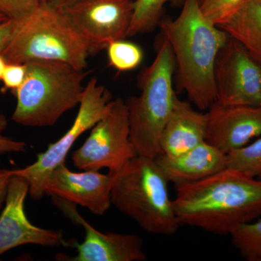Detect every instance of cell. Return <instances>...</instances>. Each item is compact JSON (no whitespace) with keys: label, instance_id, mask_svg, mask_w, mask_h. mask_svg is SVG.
<instances>
[{"label":"cell","instance_id":"obj_1","mask_svg":"<svg viewBox=\"0 0 261 261\" xmlns=\"http://www.w3.org/2000/svg\"><path fill=\"white\" fill-rule=\"evenodd\" d=\"M173 200L180 225L230 235L261 216V180L225 168L176 189Z\"/></svg>","mask_w":261,"mask_h":261},{"label":"cell","instance_id":"obj_2","mask_svg":"<svg viewBox=\"0 0 261 261\" xmlns=\"http://www.w3.org/2000/svg\"><path fill=\"white\" fill-rule=\"evenodd\" d=\"M161 29L172 49L180 90L207 111L217 101L215 64L229 36L206 18L197 0H185L177 18L165 20Z\"/></svg>","mask_w":261,"mask_h":261},{"label":"cell","instance_id":"obj_3","mask_svg":"<svg viewBox=\"0 0 261 261\" xmlns=\"http://www.w3.org/2000/svg\"><path fill=\"white\" fill-rule=\"evenodd\" d=\"M113 174L112 205L144 231L171 236L180 224L165 176L154 159L138 155Z\"/></svg>","mask_w":261,"mask_h":261},{"label":"cell","instance_id":"obj_4","mask_svg":"<svg viewBox=\"0 0 261 261\" xmlns=\"http://www.w3.org/2000/svg\"><path fill=\"white\" fill-rule=\"evenodd\" d=\"M27 75L13 93L17 103L12 120L28 127L51 126L80 104L87 73L67 63L32 61L24 63Z\"/></svg>","mask_w":261,"mask_h":261},{"label":"cell","instance_id":"obj_5","mask_svg":"<svg viewBox=\"0 0 261 261\" xmlns=\"http://www.w3.org/2000/svg\"><path fill=\"white\" fill-rule=\"evenodd\" d=\"M175 69L172 49L163 37L153 62L140 75V95L125 101L130 141L138 155L155 159L161 154L160 139L176 96L173 87Z\"/></svg>","mask_w":261,"mask_h":261},{"label":"cell","instance_id":"obj_6","mask_svg":"<svg viewBox=\"0 0 261 261\" xmlns=\"http://www.w3.org/2000/svg\"><path fill=\"white\" fill-rule=\"evenodd\" d=\"M17 23L1 53L7 63L50 61L81 70L87 66L90 51L87 43L56 8L41 4L34 14Z\"/></svg>","mask_w":261,"mask_h":261},{"label":"cell","instance_id":"obj_7","mask_svg":"<svg viewBox=\"0 0 261 261\" xmlns=\"http://www.w3.org/2000/svg\"><path fill=\"white\" fill-rule=\"evenodd\" d=\"M111 94L104 86L91 78L84 87L83 96L77 116L71 127L61 138L48 146L47 150L37 154V161L20 169L10 170L29 182V194L33 200H40L45 193L44 184L49 173L61 163L65 162L67 154L84 132L92 129L106 116L112 106Z\"/></svg>","mask_w":261,"mask_h":261},{"label":"cell","instance_id":"obj_8","mask_svg":"<svg viewBox=\"0 0 261 261\" xmlns=\"http://www.w3.org/2000/svg\"><path fill=\"white\" fill-rule=\"evenodd\" d=\"M137 155L130 138V123L126 102L113 100L111 109L92 128L83 145L72 154L73 165L83 171L107 168L116 173Z\"/></svg>","mask_w":261,"mask_h":261},{"label":"cell","instance_id":"obj_9","mask_svg":"<svg viewBox=\"0 0 261 261\" xmlns=\"http://www.w3.org/2000/svg\"><path fill=\"white\" fill-rule=\"evenodd\" d=\"M135 0H75L57 7L87 43L90 54L128 37Z\"/></svg>","mask_w":261,"mask_h":261},{"label":"cell","instance_id":"obj_10","mask_svg":"<svg viewBox=\"0 0 261 261\" xmlns=\"http://www.w3.org/2000/svg\"><path fill=\"white\" fill-rule=\"evenodd\" d=\"M217 101L224 106H261V65L228 37L215 64Z\"/></svg>","mask_w":261,"mask_h":261},{"label":"cell","instance_id":"obj_11","mask_svg":"<svg viewBox=\"0 0 261 261\" xmlns=\"http://www.w3.org/2000/svg\"><path fill=\"white\" fill-rule=\"evenodd\" d=\"M51 201L74 224L83 227L85 238L82 243H74L77 254L58 258L68 261H145L143 240L133 233H103L94 228L81 216L77 205L61 197L51 196Z\"/></svg>","mask_w":261,"mask_h":261},{"label":"cell","instance_id":"obj_12","mask_svg":"<svg viewBox=\"0 0 261 261\" xmlns=\"http://www.w3.org/2000/svg\"><path fill=\"white\" fill-rule=\"evenodd\" d=\"M29 194V182L12 175L5 207L0 216V256L12 249L25 245L48 247L73 246L61 231L39 228L29 221L25 212V200Z\"/></svg>","mask_w":261,"mask_h":261},{"label":"cell","instance_id":"obj_13","mask_svg":"<svg viewBox=\"0 0 261 261\" xmlns=\"http://www.w3.org/2000/svg\"><path fill=\"white\" fill-rule=\"evenodd\" d=\"M113 181L112 173L102 174L97 171L73 172L63 162L46 178L44 191L45 195L61 197L102 216L112 205Z\"/></svg>","mask_w":261,"mask_h":261},{"label":"cell","instance_id":"obj_14","mask_svg":"<svg viewBox=\"0 0 261 261\" xmlns=\"http://www.w3.org/2000/svg\"><path fill=\"white\" fill-rule=\"evenodd\" d=\"M206 117L205 142L225 154L261 135V106H224L216 102Z\"/></svg>","mask_w":261,"mask_h":261},{"label":"cell","instance_id":"obj_15","mask_svg":"<svg viewBox=\"0 0 261 261\" xmlns=\"http://www.w3.org/2000/svg\"><path fill=\"white\" fill-rule=\"evenodd\" d=\"M176 189L199 181L226 168V154L205 142L178 155L160 154L154 159Z\"/></svg>","mask_w":261,"mask_h":261},{"label":"cell","instance_id":"obj_16","mask_svg":"<svg viewBox=\"0 0 261 261\" xmlns=\"http://www.w3.org/2000/svg\"><path fill=\"white\" fill-rule=\"evenodd\" d=\"M206 113L196 111L191 104L175 96L172 111L163 128L161 154L178 155L205 142Z\"/></svg>","mask_w":261,"mask_h":261},{"label":"cell","instance_id":"obj_17","mask_svg":"<svg viewBox=\"0 0 261 261\" xmlns=\"http://www.w3.org/2000/svg\"><path fill=\"white\" fill-rule=\"evenodd\" d=\"M217 27L240 43L261 65V0H245Z\"/></svg>","mask_w":261,"mask_h":261},{"label":"cell","instance_id":"obj_18","mask_svg":"<svg viewBox=\"0 0 261 261\" xmlns=\"http://www.w3.org/2000/svg\"><path fill=\"white\" fill-rule=\"evenodd\" d=\"M178 0H135L128 37L150 32L159 23L166 3Z\"/></svg>","mask_w":261,"mask_h":261},{"label":"cell","instance_id":"obj_19","mask_svg":"<svg viewBox=\"0 0 261 261\" xmlns=\"http://www.w3.org/2000/svg\"><path fill=\"white\" fill-rule=\"evenodd\" d=\"M226 166L252 178L261 177V137L226 154Z\"/></svg>","mask_w":261,"mask_h":261},{"label":"cell","instance_id":"obj_20","mask_svg":"<svg viewBox=\"0 0 261 261\" xmlns=\"http://www.w3.org/2000/svg\"><path fill=\"white\" fill-rule=\"evenodd\" d=\"M231 243L248 261H261V219L237 228L230 233Z\"/></svg>","mask_w":261,"mask_h":261},{"label":"cell","instance_id":"obj_21","mask_svg":"<svg viewBox=\"0 0 261 261\" xmlns=\"http://www.w3.org/2000/svg\"><path fill=\"white\" fill-rule=\"evenodd\" d=\"M110 66L120 72L135 69L142 63L143 51L137 44L124 39L113 42L106 48Z\"/></svg>","mask_w":261,"mask_h":261},{"label":"cell","instance_id":"obj_22","mask_svg":"<svg viewBox=\"0 0 261 261\" xmlns=\"http://www.w3.org/2000/svg\"><path fill=\"white\" fill-rule=\"evenodd\" d=\"M245 0H202L200 9L206 18L216 25L224 21Z\"/></svg>","mask_w":261,"mask_h":261},{"label":"cell","instance_id":"obj_23","mask_svg":"<svg viewBox=\"0 0 261 261\" xmlns=\"http://www.w3.org/2000/svg\"><path fill=\"white\" fill-rule=\"evenodd\" d=\"M40 5V0H0V15L22 21L34 14Z\"/></svg>","mask_w":261,"mask_h":261},{"label":"cell","instance_id":"obj_24","mask_svg":"<svg viewBox=\"0 0 261 261\" xmlns=\"http://www.w3.org/2000/svg\"><path fill=\"white\" fill-rule=\"evenodd\" d=\"M25 75H27V66L25 64L7 63L3 78H2L3 84L2 91L3 93L8 90H11L12 92H14L23 83Z\"/></svg>","mask_w":261,"mask_h":261},{"label":"cell","instance_id":"obj_25","mask_svg":"<svg viewBox=\"0 0 261 261\" xmlns=\"http://www.w3.org/2000/svg\"><path fill=\"white\" fill-rule=\"evenodd\" d=\"M8 124L6 116L0 113V154L25 152L27 147L25 142L13 140L3 135Z\"/></svg>","mask_w":261,"mask_h":261},{"label":"cell","instance_id":"obj_26","mask_svg":"<svg viewBox=\"0 0 261 261\" xmlns=\"http://www.w3.org/2000/svg\"><path fill=\"white\" fill-rule=\"evenodd\" d=\"M17 24V21L11 19L0 23V53L9 44L16 29Z\"/></svg>","mask_w":261,"mask_h":261},{"label":"cell","instance_id":"obj_27","mask_svg":"<svg viewBox=\"0 0 261 261\" xmlns=\"http://www.w3.org/2000/svg\"><path fill=\"white\" fill-rule=\"evenodd\" d=\"M11 177L10 170L0 169V208L5 202Z\"/></svg>","mask_w":261,"mask_h":261},{"label":"cell","instance_id":"obj_28","mask_svg":"<svg viewBox=\"0 0 261 261\" xmlns=\"http://www.w3.org/2000/svg\"><path fill=\"white\" fill-rule=\"evenodd\" d=\"M73 1H75V0H40V3L41 4L47 5L48 6L53 7V8H57L62 5Z\"/></svg>","mask_w":261,"mask_h":261},{"label":"cell","instance_id":"obj_29","mask_svg":"<svg viewBox=\"0 0 261 261\" xmlns=\"http://www.w3.org/2000/svg\"><path fill=\"white\" fill-rule=\"evenodd\" d=\"M6 65L7 63L6 61H5V58H3V56H2L1 53H0V82H1L2 78H3V73H4Z\"/></svg>","mask_w":261,"mask_h":261},{"label":"cell","instance_id":"obj_30","mask_svg":"<svg viewBox=\"0 0 261 261\" xmlns=\"http://www.w3.org/2000/svg\"><path fill=\"white\" fill-rule=\"evenodd\" d=\"M8 20V18H5V16H3V15H0V23H2V22L5 21V20Z\"/></svg>","mask_w":261,"mask_h":261},{"label":"cell","instance_id":"obj_31","mask_svg":"<svg viewBox=\"0 0 261 261\" xmlns=\"http://www.w3.org/2000/svg\"><path fill=\"white\" fill-rule=\"evenodd\" d=\"M197 1H198L199 3H200H200H202V0H197Z\"/></svg>","mask_w":261,"mask_h":261}]
</instances>
